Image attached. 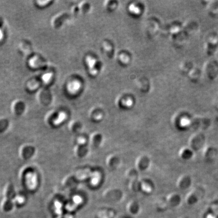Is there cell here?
Segmentation results:
<instances>
[{"mask_svg":"<svg viewBox=\"0 0 218 218\" xmlns=\"http://www.w3.org/2000/svg\"><path fill=\"white\" fill-rule=\"evenodd\" d=\"M150 160L147 156H140L137 158L135 162V168L138 172L145 171L149 167Z\"/></svg>","mask_w":218,"mask_h":218,"instance_id":"6da1fadb","label":"cell"},{"mask_svg":"<svg viewBox=\"0 0 218 218\" xmlns=\"http://www.w3.org/2000/svg\"><path fill=\"white\" fill-rule=\"evenodd\" d=\"M104 195L105 200L110 202H118L122 197V193L117 189L107 190Z\"/></svg>","mask_w":218,"mask_h":218,"instance_id":"7a4b0ae2","label":"cell"},{"mask_svg":"<svg viewBox=\"0 0 218 218\" xmlns=\"http://www.w3.org/2000/svg\"><path fill=\"white\" fill-rule=\"evenodd\" d=\"M166 201L169 207H176L180 204L181 197L177 193H173L168 195Z\"/></svg>","mask_w":218,"mask_h":218,"instance_id":"3957f363","label":"cell"},{"mask_svg":"<svg viewBox=\"0 0 218 218\" xmlns=\"http://www.w3.org/2000/svg\"><path fill=\"white\" fill-rule=\"evenodd\" d=\"M140 205L138 202L132 200L128 202L127 205V211L132 216H137L140 212Z\"/></svg>","mask_w":218,"mask_h":218,"instance_id":"277c9868","label":"cell"},{"mask_svg":"<svg viewBox=\"0 0 218 218\" xmlns=\"http://www.w3.org/2000/svg\"><path fill=\"white\" fill-rule=\"evenodd\" d=\"M119 159L115 154H112L109 155L106 159V165L108 167L111 169L116 168L119 163Z\"/></svg>","mask_w":218,"mask_h":218,"instance_id":"5b68a950","label":"cell"},{"mask_svg":"<svg viewBox=\"0 0 218 218\" xmlns=\"http://www.w3.org/2000/svg\"><path fill=\"white\" fill-rule=\"evenodd\" d=\"M103 140V135L99 132L93 133L91 137V143L93 147H98Z\"/></svg>","mask_w":218,"mask_h":218,"instance_id":"8992f818","label":"cell"},{"mask_svg":"<svg viewBox=\"0 0 218 218\" xmlns=\"http://www.w3.org/2000/svg\"><path fill=\"white\" fill-rule=\"evenodd\" d=\"M190 183V180L189 177L187 176H182L177 181V187L180 189H184L186 188Z\"/></svg>","mask_w":218,"mask_h":218,"instance_id":"52a82bcc","label":"cell"},{"mask_svg":"<svg viewBox=\"0 0 218 218\" xmlns=\"http://www.w3.org/2000/svg\"><path fill=\"white\" fill-rule=\"evenodd\" d=\"M80 87L79 82H78L76 80L70 82L69 84H68L67 86L68 91L70 93H75L77 92Z\"/></svg>","mask_w":218,"mask_h":218,"instance_id":"ba28073f","label":"cell"},{"mask_svg":"<svg viewBox=\"0 0 218 218\" xmlns=\"http://www.w3.org/2000/svg\"><path fill=\"white\" fill-rule=\"evenodd\" d=\"M129 189L133 192H137L142 189V182L137 179L131 180L129 184Z\"/></svg>","mask_w":218,"mask_h":218,"instance_id":"9c48e42d","label":"cell"},{"mask_svg":"<svg viewBox=\"0 0 218 218\" xmlns=\"http://www.w3.org/2000/svg\"><path fill=\"white\" fill-rule=\"evenodd\" d=\"M138 175V171L136 168L129 169L126 172V176L128 178H130L131 180L137 179Z\"/></svg>","mask_w":218,"mask_h":218,"instance_id":"30bf717a","label":"cell"},{"mask_svg":"<svg viewBox=\"0 0 218 218\" xmlns=\"http://www.w3.org/2000/svg\"><path fill=\"white\" fill-rule=\"evenodd\" d=\"M188 149H189L185 148V149H183L181 150L180 152V155L182 158L187 159V158H188V156H189L190 154V151H189Z\"/></svg>","mask_w":218,"mask_h":218,"instance_id":"8fae6325","label":"cell"},{"mask_svg":"<svg viewBox=\"0 0 218 218\" xmlns=\"http://www.w3.org/2000/svg\"><path fill=\"white\" fill-rule=\"evenodd\" d=\"M52 74L51 73H47V74H44L42 77V79L43 80V81L45 83H46V84L49 83L50 80H51V79L52 78Z\"/></svg>","mask_w":218,"mask_h":218,"instance_id":"7c38bea8","label":"cell"},{"mask_svg":"<svg viewBox=\"0 0 218 218\" xmlns=\"http://www.w3.org/2000/svg\"><path fill=\"white\" fill-rule=\"evenodd\" d=\"M3 37V31L2 30L0 29V40H2V38Z\"/></svg>","mask_w":218,"mask_h":218,"instance_id":"4fadbf2b","label":"cell"},{"mask_svg":"<svg viewBox=\"0 0 218 218\" xmlns=\"http://www.w3.org/2000/svg\"></svg>","mask_w":218,"mask_h":218,"instance_id":"5bb4252c","label":"cell"},{"mask_svg":"<svg viewBox=\"0 0 218 218\" xmlns=\"http://www.w3.org/2000/svg\"></svg>","mask_w":218,"mask_h":218,"instance_id":"9a60e30c","label":"cell"}]
</instances>
